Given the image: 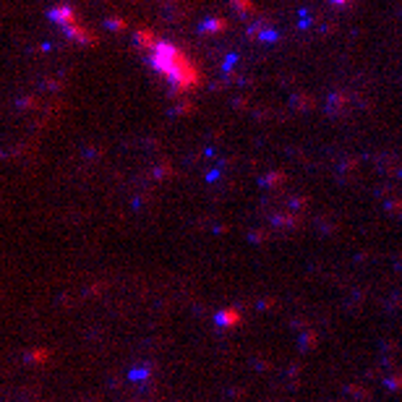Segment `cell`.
I'll list each match as a JSON object with an SVG mask.
<instances>
[{
	"label": "cell",
	"mask_w": 402,
	"mask_h": 402,
	"mask_svg": "<svg viewBox=\"0 0 402 402\" xmlns=\"http://www.w3.org/2000/svg\"><path fill=\"white\" fill-rule=\"evenodd\" d=\"M139 37H141L139 42L144 44V50H147L149 63L154 65V71L162 76L168 84L175 86L178 92H191V89H196L201 84L199 65L180 47H175V44H170L165 40H157V37H151L147 32H141Z\"/></svg>",
	"instance_id": "obj_1"
},
{
	"label": "cell",
	"mask_w": 402,
	"mask_h": 402,
	"mask_svg": "<svg viewBox=\"0 0 402 402\" xmlns=\"http://www.w3.org/2000/svg\"><path fill=\"white\" fill-rule=\"evenodd\" d=\"M52 21H55V24H60L65 29V34L68 37H73L76 42H92V37H89V32L84 26H81V21L76 19V13L68 8V5H58V8H52Z\"/></svg>",
	"instance_id": "obj_2"
},
{
	"label": "cell",
	"mask_w": 402,
	"mask_h": 402,
	"mask_svg": "<svg viewBox=\"0 0 402 402\" xmlns=\"http://www.w3.org/2000/svg\"><path fill=\"white\" fill-rule=\"evenodd\" d=\"M335 3H347V0H335Z\"/></svg>",
	"instance_id": "obj_3"
}]
</instances>
